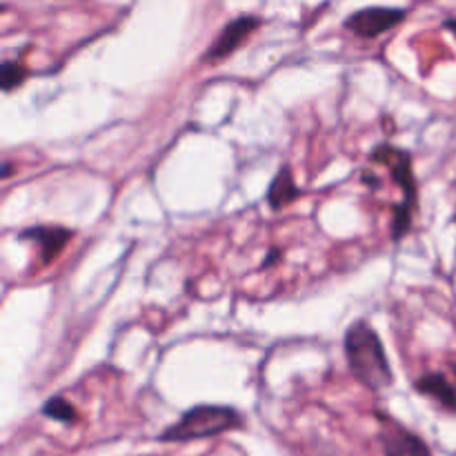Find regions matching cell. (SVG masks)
<instances>
[{
  "label": "cell",
  "instance_id": "6da1fadb",
  "mask_svg": "<svg viewBox=\"0 0 456 456\" xmlns=\"http://www.w3.org/2000/svg\"><path fill=\"white\" fill-rule=\"evenodd\" d=\"M343 346H346L347 365L361 386L372 392H383L395 383L386 347L368 321H354L347 328Z\"/></svg>",
  "mask_w": 456,
  "mask_h": 456
},
{
  "label": "cell",
  "instance_id": "7a4b0ae2",
  "mask_svg": "<svg viewBox=\"0 0 456 456\" xmlns=\"http://www.w3.org/2000/svg\"><path fill=\"white\" fill-rule=\"evenodd\" d=\"M245 417L230 405H194L176 423L159 435L160 444H190V441L214 439L225 432L243 430Z\"/></svg>",
  "mask_w": 456,
  "mask_h": 456
},
{
  "label": "cell",
  "instance_id": "3957f363",
  "mask_svg": "<svg viewBox=\"0 0 456 456\" xmlns=\"http://www.w3.org/2000/svg\"><path fill=\"white\" fill-rule=\"evenodd\" d=\"M372 163L383 165V167L390 169L392 181L396 183L401 191H403V200L395 208V216H392V239L399 243L405 234H410L412 230L414 214L419 208V185L417 176H414L412 167V156L405 150L390 145V142H383V145L374 147L372 151Z\"/></svg>",
  "mask_w": 456,
  "mask_h": 456
},
{
  "label": "cell",
  "instance_id": "277c9868",
  "mask_svg": "<svg viewBox=\"0 0 456 456\" xmlns=\"http://www.w3.org/2000/svg\"><path fill=\"white\" fill-rule=\"evenodd\" d=\"M379 445L386 456H432V450L428 448L426 441L412 430L401 426L399 421L390 419L387 414L379 412Z\"/></svg>",
  "mask_w": 456,
  "mask_h": 456
},
{
  "label": "cell",
  "instance_id": "5b68a950",
  "mask_svg": "<svg viewBox=\"0 0 456 456\" xmlns=\"http://www.w3.org/2000/svg\"><path fill=\"white\" fill-rule=\"evenodd\" d=\"M408 12L399 7H365L346 18V29L359 38H379L405 20Z\"/></svg>",
  "mask_w": 456,
  "mask_h": 456
},
{
  "label": "cell",
  "instance_id": "8992f818",
  "mask_svg": "<svg viewBox=\"0 0 456 456\" xmlns=\"http://www.w3.org/2000/svg\"><path fill=\"white\" fill-rule=\"evenodd\" d=\"M258 27H261V18L256 16H239L230 20L221 29L218 38L209 45L208 52L203 53V62H218L232 56Z\"/></svg>",
  "mask_w": 456,
  "mask_h": 456
},
{
  "label": "cell",
  "instance_id": "52a82bcc",
  "mask_svg": "<svg viewBox=\"0 0 456 456\" xmlns=\"http://www.w3.org/2000/svg\"><path fill=\"white\" fill-rule=\"evenodd\" d=\"M74 236V232L67 230L61 225H36L29 227L20 234V239H31L40 245V263L49 265V263L56 261L61 256V252L65 249L67 240Z\"/></svg>",
  "mask_w": 456,
  "mask_h": 456
},
{
  "label": "cell",
  "instance_id": "ba28073f",
  "mask_svg": "<svg viewBox=\"0 0 456 456\" xmlns=\"http://www.w3.org/2000/svg\"><path fill=\"white\" fill-rule=\"evenodd\" d=\"M419 395L435 399L441 408L456 412V386L448 381V377L441 372H426L414 381Z\"/></svg>",
  "mask_w": 456,
  "mask_h": 456
},
{
  "label": "cell",
  "instance_id": "9c48e42d",
  "mask_svg": "<svg viewBox=\"0 0 456 456\" xmlns=\"http://www.w3.org/2000/svg\"><path fill=\"white\" fill-rule=\"evenodd\" d=\"M301 187L294 181V174L288 165L279 169L274 178H272V185L267 190V203H270L272 209H283L288 208L289 203H294L297 199H301Z\"/></svg>",
  "mask_w": 456,
  "mask_h": 456
},
{
  "label": "cell",
  "instance_id": "30bf717a",
  "mask_svg": "<svg viewBox=\"0 0 456 456\" xmlns=\"http://www.w3.org/2000/svg\"><path fill=\"white\" fill-rule=\"evenodd\" d=\"M40 414L52 419V421L65 423V426L78 421V410H76L69 401L62 399V396H52V399L45 401L43 408H40Z\"/></svg>",
  "mask_w": 456,
  "mask_h": 456
},
{
  "label": "cell",
  "instance_id": "8fae6325",
  "mask_svg": "<svg viewBox=\"0 0 456 456\" xmlns=\"http://www.w3.org/2000/svg\"><path fill=\"white\" fill-rule=\"evenodd\" d=\"M29 76V69L20 62H13V61H4L3 62V89L4 92H12L16 89L18 85H22V80Z\"/></svg>",
  "mask_w": 456,
  "mask_h": 456
},
{
  "label": "cell",
  "instance_id": "7c38bea8",
  "mask_svg": "<svg viewBox=\"0 0 456 456\" xmlns=\"http://www.w3.org/2000/svg\"><path fill=\"white\" fill-rule=\"evenodd\" d=\"M444 27H445V29H448L450 34H452L454 38H456V18H445Z\"/></svg>",
  "mask_w": 456,
  "mask_h": 456
},
{
  "label": "cell",
  "instance_id": "4fadbf2b",
  "mask_svg": "<svg viewBox=\"0 0 456 456\" xmlns=\"http://www.w3.org/2000/svg\"><path fill=\"white\" fill-rule=\"evenodd\" d=\"M12 176V163H4L3 165V178Z\"/></svg>",
  "mask_w": 456,
  "mask_h": 456
},
{
  "label": "cell",
  "instance_id": "5bb4252c",
  "mask_svg": "<svg viewBox=\"0 0 456 456\" xmlns=\"http://www.w3.org/2000/svg\"><path fill=\"white\" fill-rule=\"evenodd\" d=\"M450 370H452V374H454V379H456V363H450Z\"/></svg>",
  "mask_w": 456,
  "mask_h": 456
}]
</instances>
